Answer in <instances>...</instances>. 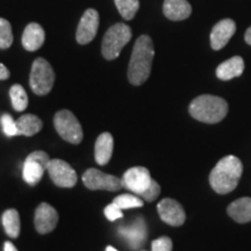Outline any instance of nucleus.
Returning <instances> with one entry per match:
<instances>
[{
	"instance_id": "f257e3e1",
	"label": "nucleus",
	"mask_w": 251,
	"mask_h": 251,
	"mask_svg": "<svg viewBox=\"0 0 251 251\" xmlns=\"http://www.w3.org/2000/svg\"><path fill=\"white\" fill-rule=\"evenodd\" d=\"M155 56L153 43L148 35H141L135 42L128 67V79L135 86L142 85L151 72Z\"/></svg>"
},
{
	"instance_id": "f03ea898",
	"label": "nucleus",
	"mask_w": 251,
	"mask_h": 251,
	"mask_svg": "<svg viewBox=\"0 0 251 251\" xmlns=\"http://www.w3.org/2000/svg\"><path fill=\"white\" fill-rule=\"evenodd\" d=\"M243 174V165L240 158L229 155L221 158L209 175V184L219 194L233 192Z\"/></svg>"
},
{
	"instance_id": "7ed1b4c3",
	"label": "nucleus",
	"mask_w": 251,
	"mask_h": 251,
	"mask_svg": "<svg viewBox=\"0 0 251 251\" xmlns=\"http://www.w3.org/2000/svg\"><path fill=\"white\" fill-rule=\"evenodd\" d=\"M188 112L198 121L205 124H218L227 115L228 103L220 97L203 94L197 97L191 102Z\"/></svg>"
},
{
	"instance_id": "20e7f679",
	"label": "nucleus",
	"mask_w": 251,
	"mask_h": 251,
	"mask_svg": "<svg viewBox=\"0 0 251 251\" xmlns=\"http://www.w3.org/2000/svg\"><path fill=\"white\" fill-rule=\"evenodd\" d=\"M130 39L131 29L129 26L125 24L113 25L111 28H108L102 39V56L107 61H113V59L118 58L121 50L129 42Z\"/></svg>"
},
{
	"instance_id": "39448f33",
	"label": "nucleus",
	"mask_w": 251,
	"mask_h": 251,
	"mask_svg": "<svg viewBox=\"0 0 251 251\" xmlns=\"http://www.w3.org/2000/svg\"><path fill=\"white\" fill-rule=\"evenodd\" d=\"M55 83V72L45 58H36L31 65L29 85L37 96H46L51 91Z\"/></svg>"
},
{
	"instance_id": "423d86ee",
	"label": "nucleus",
	"mask_w": 251,
	"mask_h": 251,
	"mask_svg": "<svg viewBox=\"0 0 251 251\" xmlns=\"http://www.w3.org/2000/svg\"><path fill=\"white\" fill-rule=\"evenodd\" d=\"M55 129L59 136L67 142L79 144L83 140V129L79 121L75 114L67 109H63L55 114L54 118Z\"/></svg>"
},
{
	"instance_id": "0eeeda50",
	"label": "nucleus",
	"mask_w": 251,
	"mask_h": 251,
	"mask_svg": "<svg viewBox=\"0 0 251 251\" xmlns=\"http://www.w3.org/2000/svg\"><path fill=\"white\" fill-rule=\"evenodd\" d=\"M83 183L87 188L92 191L103 190L109 191V192H115V191L121 190L124 187L122 180L115 176L107 175L105 172L97 170V169H89L84 172Z\"/></svg>"
},
{
	"instance_id": "6e6552de",
	"label": "nucleus",
	"mask_w": 251,
	"mask_h": 251,
	"mask_svg": "<svg viewBox=\"0 0 251 251\" xmlns=\"http://www.w3.org/2000/svg\"><path fill=\"white\" fill-rule=\"evenodd\" d=\"M122 185L124 187L129 190L136 196L141 197L146 192L153 179L150 176V172L147 168L143 166H135V168H130L129 170L125 172L124 177L121 178Z\"/></svg>"
},
{
	"instance_id": "1a4fd4ad",
	"label": "nucleus",
	"mask_w": 251,
	"mask_h": 251,
	"mask_svg": "<svg viewBox=\"0 0 251 251\" xmlns=\"http://www.w3.org/2000/svg\"><path fill=\"white\" fill-rule=\"evenodd\" d=\"M47 171L55 185L59 187H74L77 184L78 177L71 165L62 159H51Z\"/></svg>"
},
{
	"instance_id": "9d476101",
	"label": "nucleus",
	"mask_w": 251,
	"mask_h": 251,
	"mask_svg": "<svg viewBox=\"0 0 251 251\" xmlns=\"http://www.w3.org/2000/svg\"><path fill=\"white\" fill-rule=\"evenodd\" d=\"M99 28V14L96 9L89 8L84 12L76 31V40L79 45L92 42Z\"/></svg>"
},
{
	"instance_id": "9b49d317",
	"label": "nucleus",
	"mask_w": 251,
	"mask_h": 251,
	"mask_svg": "<svg viewBox=\"0 0 251 251\" xmlns=\"http://www.w3.org/2000/svg\"><path fill=\"white\" fill-rule=\"evenodd\" d=\"M157 211H158L162 221L172 226V227H179L186 220V214H185L183 206L176 200L170 199V198L163 199L157 205Z\"/></svg>"
},
{
	"instance_id": "f8f14e48",
	"label": "nucleus",
	"mask_w": 251,
	"mask_h": 251,
	"mask_svg": "<svg viewBox=\"0 0 251 251\" xmlns=\"http://www.w3.org/2000/svg\"><path fill=\"white\" fill-rule=\"evenodd\" d=\"M58 222V213L49 203L42 202L37 206L34 216V224L37 233L45 235L52 231Z\"/></svg>"
},
{
	"instance_id": "ddd939ff",
	"label": "nucleus",
	"mask_w": 251,
	"mask_h": 251,
	"mask_svg": "<svg viewBox=\"0 0 251 251\" xmlns=\"http://www.w3.org/2000/svg\"><path fill=\"white\" fill-rule=\"evenodd\" d=\"M119 234L128 241L131 249H139L143 246L147 240V226L143 218L134 220L129 226H121L119 228Z\"/></svg>"
},
{
	"instance_id": "4468645a",
	"label": "nucleus",
	"mask_w": 251,
	"mask_h": 251,
	"mask_svg": "<svg viewBox=\"0 0 251 251\" xmlns=\"http://www.w3.org/2000/svg\"><path fill=\"white\" fill-rule=\"evenodd\" d=\"M236 31V25L231 19H224L213 27L211 33V46L214 50L222 49Z\"/></svg>"
},
{
	"instance_id": "2eb2a0df",
	"label": "nucleus",
	"mask_w": 251,
	"mask_h": 251,
	"mask_svg": "<svg viewBox=\"0 0 251 251\" xmlns=\"http://www.w3.org/2000/svg\"><path fill=\"white\" fill-rule=\"evenodd\" d=\"M46 40L45 29L39 24L31 23L25 28L23 34V46L28 51H36L43 46Z\"/></svg>"
},
{
	"instance_id": "dca6fc26",
	"label": "nucleus",
	"mask_w": 251,
	"mask_h": 251,
	"mask_svg": "<svg viewBox=\"0 0 251 251\" xmlns=\"http://www.w3.org/2000/svg\"><path fill=\"white\" fill-rule=\"evenodd\" d=\"M163 12L170 20L181 21L190 17L192 13V7L187 0H165Z\"/></svg>"
},
{
	"instance_id": "f3484780",
	"label": "nucleus",
	"mask_w": 251,
	"mask_h": 251,
	"mask_svg": "<svg viewBox=\"0 0 251 251\" xmlns=\"http://www.w3.org/2000/svg\"><path fill=\"white\" fill-rule=\"evenodd\" d=\"M244 71V61L241 56L227 59L221 63L216 69V77L221 80H230L233 78L240 77Z\"/></svg>"
},
{
	"instance_id": "a211bd4d",
	"label": "nucleus",
	"mask_w": 251,
	"mask_h": 251,
	"mask_svg": "<svg viewBox=\"0 0 251 251\" xmlns=\"http://www.w3.org/2000/svg\"><path fill=\"white\" fill-rule=\"evenodd\" d=\"M113 148H114V141L109 133H102L96 141L94 146V157L96 162L99 165H106L111 159Z\"/></svg>"
},
{
	"instance_id": "6ab92c4d",
	"label": "nucleus",
	"mask_w": 251,
	"mask_h": 251,
	"mask_svg": "<svg viewBox=\"0 0 251 251\" xmlns=\"http://www.w3.org/2000/svg\"><path fill=\"white\" fill-rule=\"evenodd\" d=\"M228 214L238 224L251 221V198L244 197L235 200L228 206Z\"/></svg>"
},
{
	"instance_id": "aec40b11",
	"label": "nucleus",
	"mask_w": 251,
	"mask_h": 251,
	"mask_svg": "<svg viewBox=\"0 0 251 251\" xmlns=\"http://www.w3.org/2000/svg\"><path fill=\"white\" fill-rule=\"evenodd\" d=\"M46 170L47 168L42 163L37 162L35 159L30 158V157H27L26 161L24 163L23 177L28 185L34 186V185L40 183Z\"/></svg>"
},
{
	"instance_id": "412c9836",
	"label": "nucleus",
	"mask_w": 251,
	"mask_h": 251,
	"mask_svg": "<svg viewBox=\"0 0 251 251\" xmlns=\"http://www.w3.org/2000/svg\"><path fill=\"white\" fill-rule=\"evenodd\" d=\"M19 135L33 136L42 129L43 122L39 117L34 114H25L17 120Z\"/></svg>"
},
{
	"instance_id": "4be33fe9",
	"label": "nucleus",
	"mask_w": 251,
	"mask_h": 251,
	"mask_svg": "<svg viewBox=\"0 0 251 251\" xmlns=\"http://www.w3.org/2000/svg\"><path fill=\"white\" fill-rule=\"evenodd\" d=\"M2 226L9 237L17 238L20 235V215L17 209L9 208L2 214Z\"/></svg>"
},
{
	"instance_id": "5701e85b",
	"label": "nucleus",
	"mask_w": 251,
	"mask_h": 251,
	"mask_svg": "<svg viewBox=\"0 0 251 251\" xmlns=\"http://www.w3.org/2000/svg\"><path fill=\"white\" fill-rule=\"evenodd\" d=\"M9 97H11L12 106L17 112H24L28 106V96L26 91L21 85L15 84L9 90Z\"/></svg>"
},
{
	"instance_id": "b1692460",
	"label": "nucleus",
	"mask_w": 251,
	"mask_h": 251,
	"mask_svg": "<svg viewBox=\"0 0 251 251\" xmlns=\"http://www.w3.org/2000/svg\"><path fill=\"white\" fill-rule=\"evenodd\" d=\"M119 13L126 20H131L140 8L139 0H114Z\"/></svg>"
},
{
	"instance_id": "393cba45",
	"label": "nucleus",
	"mask_w": 251,
	"mask_h": 251,
	"mask_svg": "<svg viewBox=\"0 0 251 251\" xmlns=\"http://www.w3.org/2000/svg\"><path fill=\"white\" fill-rule=\"evenodd\" d=\"M113 202L121 209L140 208L143 206L144 200L136 194H121L113 200Z\"/></svg>"
},
{
	"instance_id": "a878e982",
	"label": "nucleus",
	"mask_w": 251,
	"mask_h": 251,
	"mask_svg": "<svg viewBox=\"0 0 251 251\" xmlns=\"http://www.w3.org/2000/svg\"><path fill=\"white\" fill-rule=\"evenodd\" d=\"M13 43L12 26L4 18H0V48L8 49Z\"/></svg>"
},
{
	"instance_id": "bb28decb",
	"label": "nucleus",
	"mask_w": 251,
	"mask_h": 251,
	"mask_svg": "<svg viewBox=\"0 0 251 251\" xmlns=\"http://www.w3.org/2000/svg\"><path fill=\"white\" fill-rule=\"evenodd\" d=\"M0 122H1L2 130L6 136L12 137V136H18L19 131L17 127V121L13 120V118L9 114H4L0 119Z\"/></svg>"
},
{
	"instance_id": "cd10ccee",
	"label": "nucleus",
	"mask_w": 251,
	"mask_h": 251,
	"mask_svg": "<svg viewBox=\"0 0 251 251\" xmlns=\"http://www.w3.org/2000/svg\"><path fill=\"white\" fill-rule=\"evenodd\" d=\"M172 247H174V243L171 238L163 236L152 241L151 251H172Z\"/></svg>"
},
{
	"instance_id": "c85d7f7f",
	"label": "nucleus",
	"mask_w": 251,
	"mask_h": 251,
	"mask_svg": "<svg viewBox=\"0 0 251 251\" xmlns=\"http://www.w3.org/2000/svg\"><path fill=\"white\" fill-rule=\"evenodd\" d=\"M159 193H161V186H159V184L157 183V181L153 180L151 185L147 188L146 192H144L140 198L141 199L146 200V201L151 202L153 200L157 199V197L159 196Z\"/></svg>"
},
{
	"instance_id": "c756f323",
	"label": "nucleus",
	"mask_w": 251,
	"mask_h": 251,
	"mask_svg": "<svg viewBox=\"0 0 251 251\" xmlns=\"http://www.w3.org/2000/svg\"><path fill=\"white\" fill-rule=\"evenodd\" d=\"M103 213H105V216L107 218V220H109V221H115V220L121 219L122 216H124V214H122V209L119 208L114 202L106 206Z\"/></svg>"
},
{
	"instance_id": "7c9ffc66",
	"label": "nucleus",
	"mask_w": 251,
	"mask_h": 251,
	"mask_svg": "<svg viewBox=\"0 0 251 251\" xmlns=\"http://www.w3.org/2000/svg\"><path fill=\"white\" fill-rule=\"evenodd\" d=\"M8 78H9L8 69L6 68L4 64H1V63H0V80L8 79Z\"/></svg>"
},
{
	"instance_id": "2f4dec72",
	"label": "nucleus",
	"mask_w": 251,
	"mask_h": 251,
	"mask_svg": "<svg viewBox=\"0 0 251 251\" xmlns=\"http://www.w3.org/2000/svg\"><path fill=\"white\" fill-rule=\"evenodd\" d=\"M4 251H18L17 248L12 242H5L4 243Z\"/></svg>"
},
{
	"instance_id": "473e14b6",
	"label": "nucleus",
	"mask_w": 251,
	"mask_h": 251,
	"mask_svg": "<svg viewBox=\"0 0 251 251\" xmlns=\"http://www.w3.org/2000/svg\"><path fill=\"white\" fill-rule=\"evenodd\" d=\"M244 39H246V42L248 45L251 46V27H249L246 31V35H244Z\"/></svg>"
},
{
	"instance_id": "72a5a7b5",
	"label": "nucleus",
	"mask_w": 251,
	"mask_h": 251,
	"mask_svg": "<svg viewBox=\"0 0 251 251\" xmlns=\"http://www.w3.org/2000/svg\"><path fill=\"white\" fill-rule=\"evenodd\" d=\"M106 251H118V250L115 249V248H113V247H111V246H108L107 248H106Z\"/></svg>"
}]
</instances>
